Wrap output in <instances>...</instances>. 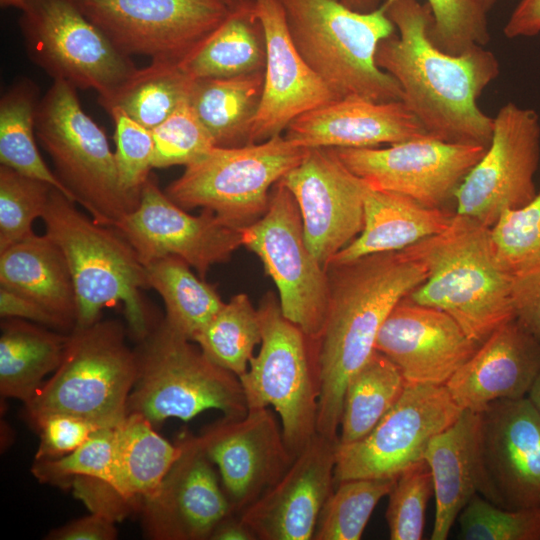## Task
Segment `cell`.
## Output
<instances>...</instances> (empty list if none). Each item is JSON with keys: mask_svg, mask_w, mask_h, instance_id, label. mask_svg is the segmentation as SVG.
Returning a JSON list of instances; mask_svg holds the SVG:
<instances>
[{"mask_svg": "<svg viewBox=\"0 0 540 540\" xmlns=\"http://www.w3.org/2000/svg\"><path fill=\"white\" fill-rule=\"evenodd\" d=\"M395 33L376 51L377 66L402 89V101L437 139L488 147L494 119L477 104L499 75L490 50L476 45L460 54L439 49L430 36L431 9L419 0H386Z\"/></svg>", "mask_w": 540, "mask_h": 540, "instance_id": "1", "label": "cell"}, {"mask_svg": "<svg viewBox=\"0 0 540 540\" xmlns=\"http://www.w3.org/2000/svg\"><path fill=\"white\" fill-rule=\"evenodd\" d=\"M326 271L329 303L318 341L317 433L339 440L337 432L348 381L375 351L377 334L389 313L428 274L403 250L329 264Z\"/></svg>", "mask_w": 540, "mask_h": 540, "instance_id": "2", "label": "cell"}, {"mask_svg": "<svg viewBox=\"0 0 540 540\" xmlns=\"http://www.w3.org/2000/svg\"><path fill=\"white\" fill-rule=\"evenodd\" d=\"M403 251L428 274L405 298L446 312L474 341L515 319L512 275L496 257L489 227L455 213L445 230Z\"/></svg>", "mask_w": 540, "mask_h": 540, "instance_id": "3", "label": "cell"}, {"mask_svg": "<svg viewBox=\"0 0 540 540\" xmlns=\"http://www.w3.org/2000/svg\"><path fill=\"white\" fill-rule=\"evenodd\" d=\"M41 219L45 234L61 249L71 272L75 327L95 323L104 308L120 304L133 336L146 338L151 330L142 290L149 286L146 268L132 245L114 227L83 214L55 188Z\"/></svg>", "mask_w": 540, "mask_h": 540, "instance_id": "4", "label": "cell"}, {"mask_svg": "<svg viewBox=\"0 0 540 540\" xmlns=\"http://www.w3.org/2000/svg\"><path fill=\"white\" fill-rule=\"evenodd\" d=\"M291 38L337 99L402 101L397 81L375 60L379 43L395 33L387 1L357 12L336 0H279Z\"/></svg>", "mask_w": 540, "mask_h": 540, "instance_id": "5", "label": "cell"}, {"mask_svg": "<svg viewBox=\"0 0 540 540\" xmlns=\"http://www.w3.org/2000/svg\"><path fill=\"white\" fill-rule=\"evenodd\" d=\"M137 375V352L126 344L119 322L74 327L59 367L25 404L28 416L36 426L50 416L68 415L116 427L127 415Z\"/></svg>", "mask_w": 540, "mask_h": 540, "instance_id": "6", "label": "cell"}, {"mask_svg": "<svg viewBox=\"0 0 540 540\" xmlns=\"http://www.w3.org/2000/svg\"><path fill=\"white\" fill-rule=\"evenodd\" d=\"M35 132L69 198L97 223L114 227L138 206L141 194L123 187L115 152L72 85L53 81L39 102Z\"/></svg>", "mask_w": 540, "mask_h": 540, "instance_id": "7", "label": "cell"}, {"mask_svg": "<svg viewBox=\"0 0 540 540\" xmlns=\"http://www.w3.org/2000/svg\"><path fill=\"white\" fill-rule=\"evenodd\" d=\"M190 341L164 320L142 340L127 414H141L152 424L168 418L189 421L208 409L220 410L227 418L247 414L239 377Z\"/></svg>", "mask_w": 540, "mask_h": 540, "instance_id": "8", "label": "cell"}, {"mask_svg": "<svg viewBox=\"0 0 540 540\" xmlns=\"http://www.w3.org/2000/svg\"><path fill=\"white\" fill-rule=\"evenodd\" d=\"M258 311L261 347L239 379L248 410L272 406L278 412L284 442L295 458L317 433L318 341L283 315L273 293L263 297Z\"/></svg>", "mask_w": 540, "mask_h": 540, "instance_id": "9", "label": "cell"}, {"mask_svg": "<svg viewBox=\"0 0 540 540\" xmlns=\"http://www.w3.org/2000/svg\"><path fill=\"white\" fill-rule=\"evenodd\" d=\"M306 148L282 134L240 147H213L165 189L185 210L201 207L243 229L267 211L270 192L305 157Z\"/></svg>", "mask_w": 540, "mask_h": 540, "instance_id": "10", "label": "cell"}, {"mask_svg": "<svg viewBox=\"0 0 540 540\" xmlns=\"http://www.w3.org/2000/svg\"><path fill=\"white\" fill-rule=\"evenodd\" d=\"M21 11L27 54L53 81L100 97L137 69L72 0H26Z\"/></svg>", "mask_w": 540, "mask_h": 540, "instance_id": "11", "label": "cell"}, {"mask_svg": "<svg viewBox=\"0 0 540 540\" xmlns=\"http://www.w3.org/2000/svg\"><path fill=\"white\" fill-rule=\"evenodd\" d=\"M241 234L242 246L259 257L274 281L283 315L319 341L328 311V275L305 242L300 210L283 183L271 189L266 213Z\"/></svg>", "mask_w": 540, "mask_h": 540, "instance_id": "12", "label": "cell"}, {"mask_svg": "<svg viewBox=\"0 0 540 540\" xmlns=\"http://www.w3.org/2000/svg\"><path fill=\"white\" fill-rule=\"evenodd\" d=\"M128 56L180 63L227 17L223 0H72Z\"/></svg>", "mask_w": 540, "mask_h": 540, "instance_id": "13", "label": "cell"}, {"mask_svg": "<svg viewBox=\"0 0 540 540\" xmlns=\"http://www.w3.org/2000/svg\"><path fill=\"white\" fill-rule=\"evenodd\" d=\"M493 119L485 154L455 194L456 213L489 228L505 211L535 197L534 176L540 161V119L533 109L509 102Z\"/></svg>", "mask_w": 540, "mask_h": 540, "instance_id": "14", "label": "cell"}, {"mask_svg": "<svg viewBox=\"0 0 540 540\" xmlns=\"http://www.w3.org/2000/svg\"><path fill=\"white\" fill-rule=\"evenodd\" d=\"M445 385L407 384L395 405L362 439L337 450L334 481L396 478L423 459L430 440L462 413Z\"/></svg>", "mask_w": 540, "mask_h": 540, "instance_id": "15", "label": "cell"}, {"mask_svg": "<svg viewBox=\"0 0 540 540\" xmlns=\"http://www.w3.org/2000/svg\"><path fill=\"white\" fill-rule=\"evenodd\" d=\"M343 164L371 188L395 192L432 208L455 199L459 186L487 147L430 135L386 148H333Z\"/></svg>", "mask_w": 540, "mask_h": 540, "instance_id": "16", "label": "cell"}, {"mask_svg": "<svg viewBox=\"0 0 540 540\" xmlns=\"http://www.w3.org/2000/svg\"><path fill=\"white\" fill-rule=\"evenodd\" d=\"M114 228L132 245L144 266L176 256L201 278L242 246L240 229L208 209L198 216L188 214L160 189L152 174L142 187L138 206Z\"/></svg>", "mask_w": 540, "mask_h": 540, "instance_id": "17", "label": "cell"}, {"mask_svg": "<svg viewBox=\"0 0 540 540\" xmlns=\"http://www.w3.org/2000/svg\"><path fill=\"white\" fill-rule=\"evenodd\" d=\"M300 210L305 242L326 269L362 231L367 183L352 173L333 148H311L281 180Z\"/></svg>", "mask_w": 540, "mask_h": 540, "instance_id": "18", "label": "cell"}, {"mask_svg": "<svg viewBox=\"0 0 540 540\" xmlns=\"http://www.w3.org/2000/svg\"><path fill=\"white\" fill-rule=\"evenodd\" d=\"M198 442L219 468L225 493L239 515L273 486L294 458L272 411L249 409L240 418L224 417Z\"/></svg>", "mask_w": 540, "mask_h": 540, "instance_id": "19", "label": "cell"}, {"mask_svg": "<svg viewBox=\"0 0 540 540\" xmlns=\"http://www.w3.org/2000/svg\"><path fill=\"white\" fill-rule=\"evenodd\" d=\"M338 444L316 433L282 477L239 515L256 539H313L334 490Z\"/></svg>", "mask_w": 540, "mask_h": 540, "instance_id": "20", "label": "cell"}, {"mask_svg": "<svg viewBox=\"0 0 540 540\" xmlns=\"http://www.w3.org/2000/svg\"><path fill=\"white\" fill-rule=\"evenodd\" d=\"M480 345L446 312L404 298L380 327L375 350L407 384L445 385Z\"/></svg>", "mask_w": 540, "mask_h": 540, "instance_id": "21", "label": "cell"}, {"mask_svg": "<svg viewBox=\"0 0 540 540\" xmlns=\"http://www.w3.org/2000/svg\"><path fill=\"white\" fill-rule=\"evenodd\" d=\"M264 31L266 60L250 144L280 135L299 115L337 100L295 46L279 0H252Z\"/></svg>", "mask_w": 540, "mask_h": 540, "instance_id": "22", "label": "cell"}, {"mask_svg": "<svg viewBox=\"0 0 540 540\" xmlns=\"http://www.w3.org/2000/svg\"><path fill=\"white\" fill-rule=\"evenodd\" d=\"M485 466L499 506L540 507V411L528 396L493 402L481 413Z\"/></svg>", "mask_w": 540, "mask_h": 540, "instance_id": "23", "label": "cell"}, {"mask_svg": "<svg viewBox=\"0 0 540 540\" xmlns=\"http://www.w3.org/2000/svg\"><path fill=\"white\" fill-rule=\"evenodd\" d=\"M181 444L159 494L145 503L148 527L157 538L210 539L235 511L198 439L188 436Z\"/></svg>", "mask_w": 540, "mask_h": 540, "instance_id": "24", "label": "cell"}, {"mask_svg": "<svg viewBox=\"0 0 540 540\" xmlns=\"http://www.w3.org/2000/svg\"><path fill=\"white\" fill-rule=\"evenodd\" d=\"M429 135L403 101L337 99L307 111L286 128L292 144L306 148H363Z\"/></svg>", "mask_w": 540, "mask_h": 540, "instance_id": "25", "label": "cell"}, {"mask_svg": "<svg viewBox=\"0 0 540 540\" xmlns=\"http://www.w3.org/2000/svg\"><path fill=\"white\" fill-rule=\"evenodd\" d=\"M540 373V342L515 319L498 327L446 382L462 409L482 413L502 399L526 397Z\"/></svg>", "mask_w": 540, "mask_h": 540, "instance_id": "26", "label": "cell"}, {"mask_svg": "<svg viewBox=\"0 0 540 540\" xmlns=\"http://www.w3.org/2000/svg\"><path fill=\"white\" fill-rule=\"evenodd\" d=\"M423 459L434 484L432 540L447 539L455 520L475 494L499 506L483 456L481 413L463 410L450 426L430 440Z\"/></svg>", "mask_w": 540, "mask_h": 540, "instance_id": "27", "label": "cell"}, {"mask_svg": "<svg viewBox=\"0 0 540 540\" xmlns=\"http://www.w3.org/2000/svg\"><path fill=\"white\" fill-rule=\"evenodd\" d=\"M454 214L368 185L364 195L363 229L329 264H341L370 254L401 251L445 230Z\"/></svg>", "mask_w": 540, "mask_h": 540, "instance_id": "28", "label": "cell"}, {"mask_svg": "<svg viewBox=\"0 0 540 540\" xmlns=\"http://www.w3.org/2000/svg\"><path fill=\"white\" fill-rule=\"evenodd\" d=\"M0 286L19 293L75 327L76 295L66 258L46 234L34 232L0 251Z\"/></svg>", "mask_w": 540, "mask_h": 540, "instance_id": "29", "label": "cell"}, {"mask_svg": "<svg viewBox=\"0 0 540 540\" xmlns=\"http://www.w3.org/2000/svg\"><path fill=\"white\" fill-rule=\"evenodd\" d=\"M152 425L141 414L128 413L116 426L111 488L128 503L153 500L182 453L181 442L172 445Z\"/></svg>", "mask_w": 540, "mask_h": 540, "instance_id": "30", "label": "cell"}, {"mask_svg": "<svg viewBox=\"0 0 540 540\" xmlns=\"http://www.w3.org/2000/svg\"><path fill=\"white\" fill-rule=\"evenodd\" d=\"M265 60L264 31L254 3L241 0L179 66L192 79L226 78L262 71Z\"/></svg>", "mask_w": 540, "mask_h": 540, "instance_id": "31", "label": "cell"}, {"mask_svg": "<svg viewBox=\"0 0 540 540\" xmlns=\"http://www.w3.org/2000/svg\"><path fill=\"white\" fill-rule=\"evenodd\" d=\"M263 85L264 70L234 77L193 79L187 100L215 147L250 144Z\"/></svg>", "mask_w": 540, "mask_h": 540, "instance_id": "32", "label": "cell"}, {"mask_svg": "<svg viewBox=\"0 0 540 540\" xmlns=\"http://www.w3.org/2000/svg\"><path fill=\"white\" fill-rule=\"evenodd\" d=\"M68 335L49 331L17 318L1 324L0 392L28 403L44 377L60 365Z\"/></svg>", "mask_w": 540, "mask_h": 540, "instance_id": "33", "label": "cell"}, {"mask_svg": "<svg viewBox=\"0 0 540 540\" xmlns=\"http://www.w3.org/2000/svg\"><path fill=\"white\" fill-rule=\"evenodd\" d=\"M192 82L178 63L151 60L98 102L107 112L119 109L152 130L188 99Z\"/></svg>", "mask_w": 540, "mask_h": 540, "instance_id": "34", "label": "cell"}, {"mask_svg": "<svg viewBox=\"0 0 540 540\" xmlns=\"http://www.w3.org/2000/svg\"><path fill=\"white\" fill-rule=\"evenodd\" d=\"M145 268L149 288L154 289L164 302V321L193 341L225 302L213 285L195 275L179 257H162Z\"/></svg>", "mask_w": 540, "mask_h": 540, "instance_id": "35", "label": "cell"}, {"mask_svg": "<svg viewBox=\"0 0 540 540\" xmlns=\"http://www.w3.org/2000/svg\"><path fill=\"white\" fill-rule=\"evenodd\" d=\"M406 385L399 368L375 350L346 386L339 446L365 437L395 405Z\"/></svg>", "mask_w": 540, "mask_h": 540, "instance_id": "36", "label": "cell"}, {"mask_svg": "<svg viewBox=\"0 0 540 540\" xmlns=\"http://www.w3.org/2000/svg\"><path fill=\"white\" fill-rule=\"evenodd\" d=\"M39 102L37 85L26 78L3 93L0 99V163L49 183L69 198L36 145L35 120Z\"/></svg>", "mask_w": 540, "mask_h": 540, "instance_id": "37", "label": "cell"}, {"mask_svg": "<svg viewBox=\"0 0 540 540\" xmlns=\"http://www.w3.org/2000/svg\"><path fill=\"white\" fill-rule=\"evenodd\" d=\"M261 338L259 311L247 294L240 293L224 303L193 341L212 362L240 377Z\"/></svg>", "mask_w": 540, "mask_h": 540, "instance_id": "38", "label": "cell"}, {"mask_svg": "<svg viewBox=\"0 0 540 540\" xmlns=\"http://www.w3.org/2000/svg\"><path fill=\"white\" fill-rule=\"evenodd\" d=\"M396 478H356L339 482L325 502L316 526V540H359L381 498Z\"/></svg>", "mask_w": 540, "mask_h": 540, "instance_id": "39", "label": "cell"}, {"mask_svg": "<svg viewBox=\"0 0 540 540\" xmlns=\"http://www.w3.org/2000/svg\"><path fill=\"white\" fill-rule=\"evenodd\" d=\"M53 186L0 165V251L33 233L42 218Z\"/></svg>", "mask_w": 540, "mask_h": 540, "instance_id": "40", "label": "cell"}, {"mask_svg": "<svg viewBox=\"0 0 540 540\" xmlns=\"http://www.w3.org/2000/svg\"><path fill=\"white\" fill-rule=\"evenodd\" d=\"M490 232L497 259L512 276L540 266V191L526 205L505 211Z\"/></svg>", "mask_w": 540, "mask_h": 540, "instance_id": "41", "label": "cell"}, {"mask_svg": "<svg viewBox=\"0 0 540 540\" xmlns=\"http://www.w3.org/2000/svg\"><path fill=\"white\" fill-rule=\"evenodd\" d=\"M466 540H539L540 507L511 510L475 494L458 516Z\"/></svg>", "mask_w": 540, "mask_h": 540, "instance_id": "42", "label": "cell"}, {"mask_svg": "<svg viewBox=\"0 0 540 540\" xmlns=\"http://www.w3.org/2000/svg\"><path fill=\"white\" fill-rule=\"evenodd\" d=\"M389 496L386 521L392 540H419L423 537L428 502L434 496L431 470L424 459L405 468L397 477Z\"/></svg>", "mask_w": 540, "mask_h": 540, "instance_id": "43", "label": "cell"}, {"mask_svg": "<svg viewBox=\"0 0 540 540\" xmlns=\"http://www.w3.org/2000/svg\"><path fill=\"white\" fill-rule=\"evenodd\" d=\"M151 132L154 141L153 168L187 166L215 147L188 100Z\"/></svg>", "mask_w": 540, "mask_h": 540, "instance_id": "44", "label": "cell"}, {"mask_svg": "<svg viewBox=\"0 0 540 540\" xmlns=\"http://www.w3.org/2000/svg\"><path fill=\"white\" fill-rule=\"evenodd\" d=\"M433 22L430 36L444 52L460 54L490 40L487 14L474 0H427Z\"/></svg>", "mask_w": 540, "mask_h": 540, "instance_id": "45", "label": "cell"}, {"mask_svg": "<svg viewBox=\"0 0 540 540\" xmlns=\"http://www.w3.org/2000/svg\"><path fill=\"white\" fill-rule=\"evenodd\" d=\"M116 427H102L71 453L56 459L42 460L34 473L42 480L89 478L112 485Z\"/></svg>", "mask_w": 540, "mask_h": 540, "instance_id": "46", "label": "cell"}, {"mask_svg": "<svg viewBox=\"0 0 540 540\" xmlns=\"http://www.w3.org/2000/svg\"><path fill=\"white\" fill-rule=\"evenodd\" d=\"M108 113L115 125V158L120 181L129 192L141 194L153 168L152 132L119 109Z\"/></svg>", "mask_w": 540, "mask_h": 540, "instance_id": "47", "label": "cell"}, {"mask_svg": "<svg viewBox=\"0 0 540 540\" xmlns=\"http://www.w3.org/2000/svg\"><path fill=\"white\" fill-rule=\"evenodd\" d=\"M40 444L35 455L36 460H50L65 456L79 446L102 426L89 420L68 416L54 415L41 421Z\"/></svg>", "mask_w": 540, "mask_h": 540, "instance_id": "48", "label": "cell"}, {"mask_svg": "<svg viewBox=\"0 0 540 540\" xmlns=\"http://www.w3.org/2000/svg\"><path fill=\"white\" fill-rule=\"evenodd\" d=\"M515 320L540 342V266L512 276Z\"/></svg>", "mask_w": 540, "mask_h": 540, "instance_id": "49", "label": "cell"}, {"mask_svg": "<svg viewBox=\"0 0 540 540\" xmlns=\"http://www.w3.org/2000/svg\"><path fill=\"white\" fill-rule=\"evenodd\" d=\"M114 519L99 512L74 520L52 530L51 540H112L117 537Z\"/></svg>", "mask_w": 540, "mask_h": 540, "instance_id": "50", "label": "cell"}, {"mask_svg": "<svg viewBox=\"0 0 540 540\" xmlns=\"http://www.w3.org/2000/svg\"><path fill=\"white\" fill-rule=\"evenodd\" d=\"M0 316L3 319L17 318L42 326L67 329L56 316L33 300L0 286Z\"/></svg>", "mask_w": 540, "mask_h": 540, "instance_id": "51", "label": "cell"}, {"mask_svg": "<svg viewBox=\"0 0 540 540\" xmlns=\"http://www.w3.org/2000/svg\"><path fill=\"white\" fill-rule=\"evenodd\" d=\"M503 32L509 39L532 37L540 33V0H520Z\"/></svg>", "mask_w": 540, "mask_h": 540, "instance_id": "52", "label": "cell"}, {"mask_svg": "<svg viewBox=\"0 0 540 540\" xmlns=\"http://www.w3.org/2000/svg\"><path fill=\"white\" fill-rule=\"evenodd\" d=\"M213 540H252L256 539L250 528L241 520L240 516L233 519L232 515L223 520L212 532Z\"/></svg>", "mask_w": 540, "mask_h": 540, "instance_id": "53", "label": "cell"}, {"mask_svg": "<svg viewBox=\"0 0 540 540\" xmlns=\"http://www.w3.org/2000/svg\"><path fill=\"white\" fill-rule=\"evenodd\" d=\"M351 10L357 12H371L377 9L384 0H336Z\"/></svg>", "mask_w": 540, "mask_h": 540, "instance_id": "54", "label": "cell"}, {"mask_svg": "<svg viewBox=\"0 0 540 540\" xmlns=\"http://www.w3.org/2000/svg\"><path fill=\"white\" fill-rule=\"evenodd\" d=\"M527 396L540 411V373L536 378L535 382L533 383Z\"/></svg>", "mask_w": 540, "mask_h": 540, "instance_id": "55", "label": "cell"}, {"mask_svg": "<svg viewBox=\"0 0 540 540\" xmlns=\"http://www.w3.org/2000/svg\"><path fill=\"white\" fill-rule=\"evenodd\" d=\"M478 6L487 14L499 0H474Z\"/></svg>", "mask_w": 540, "mask_h": 540, "instance_id": "56", "label": "cell"}, {"mask_svg": "<svg viewBox=\"0 0 540 540\" xmlns=\"http://www.w3.org/2000/svg\"><path fill=\"white\" fill-rule=\"evenodd\" d=\"M26 3V0H0L2 7H15L22 9Z\"/></svg>", "mask_w": 540, "mask_h": 540, "instance_id": "57", "label": "cell"}, {"mask_svg": "<svg viewBox=\"0 0 540 540\" xmlns=\"http://www.w3.org/2000/svg\"><path fill=\"white\" fill-rule=\"evenodd\" d=\"M230 8L237 5L241 0H223Z\"/></svg>", "mask_w": 540, "mask_h": 540, "instance_id": "58", "label": "cell"}]
</instances>
